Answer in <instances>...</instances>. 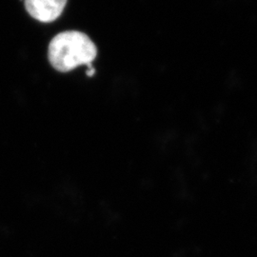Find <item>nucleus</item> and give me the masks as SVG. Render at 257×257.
Here are the masks:
<instances>
[{"instance_id": "1", "label": "nucleus", "mask_w": 257, "mask_h": 257, "mask_svg": "<svg viewBox=\"0 0 257 257\" xmlns=\"http://www.w3.org/2000/svg\"><path fill=\"white\" fill-rule=\"evenodd\" d=\"M97 48L86 34L67 31L55 36L49 44L48 58L56 71L67 73L80 65L92 67Z\"/></svg>"}, {"instance_id": "2", "label": "nucleus", "mask_w": 257, "mask_h": 257, "mask_svg": "<svg viewBox=\"0 0 257 257\" xmlns=\"http://www.w3.org/2000/svg\"><path fill=\"white\" fill-rule=\"evenodd\" d=\"M68 0H25V7L33 19L50 23L63 13Z\"/></svg>"}, {"instance_id": "3", "label": "nucleus", "mask_w": 257, "mask_h": 257, "mask_svg": "<svg viewBox=\"0 0 257 257\" xmlns=\"http://www.w3.org/2000/svg\"><path fill=\"white\" fill-rule=\"evenodd\" d=\"M94 74H95V70L92 68V67H90V68L88 69V71L86 72V74H87L88 76H92Z\"/></svg>"}]
</instances>
